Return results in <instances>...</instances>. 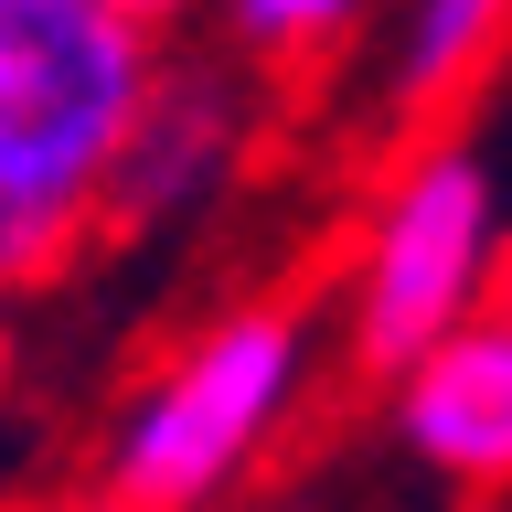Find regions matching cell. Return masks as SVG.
I'll return each instance as SVG.
<instances>
[{
	"label": "cell",
	"instance_id": "1",
	"mask_svg": "<svg viewBox=\"0 0 512 512\" xmlns=\"http://www.w3.org/2000/svg\"><path fill=\"white\" fill-rule=\"evenodd\" d=\"M160 54V32L96 0H0V299L96 246V203Z\"/></svg>",
	"mask_w": 512,
	"mask_h": 512
},
{
	"label": "cell",
	"instance_id": "2",
	"mask_svg": "<svg viewBox=\"0 0 512 512\" xmlns=\"http://www.w3.org/2000/svg\"><path fill=\"white\" fill-rule=\"evenodd\" d=\"M310 374H320V320L299 299H224L118 395L96 491H118L139 512L246 502V480L278 459V438L310 406Z\"/></svg>",
	"mask_w": 512,
	"mask_h": 512
},
{
	"label": "cell",
	"instance_id": "3",
	"mask_svg": "<svg viewBox=\"0 0 512 512\" xmlns=\"http://www.w3.org/2000/svg\"><path fill=\"white\" fill-rule=\"evenodd\" d=\"M502 267V192L470 139H416L374 182V214L352 235L342 278V363L363 384H395L427 342L470 331L491 310Z\"/></svg>",
	"mask_w": 512,
	"mask_h": 512
},
{
	"label": "cell",
	"instance_id": "4",
	"mask_svg": "<svg viewBox=\"0 0 512 512\" xmlns=\"http://www.w3.org/2000/svg\"><path fill=\"white\" fill-rule=\"evenodd\" d=\"M256 160V75L235 54H160L150 96L118 139L96 235H182L192 214H214Z\"/></svg>",
	"mask_w": 512,
	"mask_h": 512
},
{
	"label": "cell",
	"instance_id": "5",
	"mask_svg": "<svg viewBox=\"0 0 512 512\" xmlns=\"http://www.w3.org/2000/svg\"><path fill=\"white\" fill-rule=\"evenodd\" d=\"M384 438L448 491H512V331L491 310L384 384Z\"/></svg>",
	"mask_w": 512,
	"mask_h": 512
},
{
	"label": "cell",
	"instance_id": "6",
	"mask_svg": "<svg viewBox=\"0 0 512 512\" xmlns=\"http://www.w3.org/2000/svg\"><path fill=\"white\" fill-rule=\"evenodd\" d=\"M512 0H406L384 43V118H438L480 86V64L502 54Z\"/></svg>",
	"mask_w": 512,
	"mask_h": 512
},
{
	"label": "cell",
	"instance_id": "7",
	"mask_svg": "<svg viewBox=\"0 0 512 512\" xmlns=\"http://www.w3.org/2000/svg\"><path fill=\"white\" fill-rule=\"evenodd\" d=\"M235 64H320L374 22V0H214Z\"/></svg>",
	"mask_w": 512,
	"mask_h": 512
},
{
	"label": "cell",
	"instance_id": "8",
	"mask_svg": "<svg viewBox=\"0 0 512 512\" xmlns=\"http://www.w3.org/2000/svg\"><path fill=\"white\" fill-rule=\"evenodd\" d=\"M96 11H118V22H139V32H160V43H171V22H182L192 0H96Z\"/></svg>",
	"mask_w": 512,
	"mask_h": 512
},
{
	"label": "cell",
	"instance_id": "9",
	"mask_svg": "<svg viewBox=\"0 0 512 512\" xmlns=\"http://www.w3.org/2000/svg\"><path fill=\"white\" fill-rule=\"evenodd\" d=\"M491 320L512 331V235H502V267H491Z\"/></svg>",
	"mask_w": 512,
	"mask_h": 512
},
{
	"label": "cell",
	"instance_id": "10",
	"mask_svg": "<svg viewBox=\"0 0 512 512\" xmlns=\"http://www.w3.org/2000/svg\"><path fill=\"white\" fill-rule=\"evenodd\" d=\"M224 512H331V502H299V491H256V502H224Z\"/></svg>",
	"mask_w": 512,
	"mask_h": 512
},
{
	"label": "cell",
	"instance_id": "11",
	"mask_svg": "<svg viewBox=\"0 0 512 512\" xmlns=\"http://www.w3.org/2000/svg\"><path fill=\"white\" fill-rule=\"evenodd\" d=\"M54 512H139V502H118V491H75V502H54Z\"/></svg>",
	"mask_w": 512,
	"mask_h": 512
},
{
	"label": "cell",
	"instance_id": "12",
	"mask_svg": "<svg viewBox=\"0 0 512 512\" xmlns=\"http://www.w3.org/2000/svg\"><path fill=\"white\" fill-rule=\"evenodd\" d=\"M0 310H11V299H0Z\"/></svg>",
	"mask_w": 512,
	"mask_h": 512
}]
</instances>
